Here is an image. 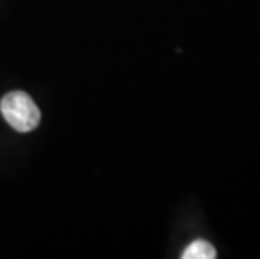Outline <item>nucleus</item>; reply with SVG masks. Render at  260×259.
<instances>
[{"mask_svg": "<svg viewBox=\"0 0 260 259\" xmlns=\"http://www.w3.org/2000/svg\"><path fill=\"white\" fill-rule=\"evenodd\" d=\"M0 111L15 131L29 133L41 123V111L34 100L24 91H10L0 101Z\"/></svg>", "mask_w": 260, "mask_h": 259, "instance_id": "1", "label": "nucleus"}, {"mask_svg": "<svg viewBox=\"0 0 260 259\" xmlns=\"http://www.w3.org/2000/svg\"><path fill=\"white\" fill-rule=\"evenodd\" d=\"M183 259H215L217 257V249L205 239L193 241L181 254Z\"/></svg>", "mask_w": 260, "mask_h": 259, "instance_id": "2", "label": "nucleus"}]
</instances>
